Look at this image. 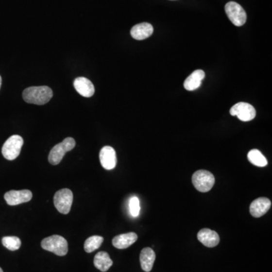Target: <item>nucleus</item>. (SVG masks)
Masks as SVG:
<instances>
[{
    "label": "nucleus",
    "instance_id": "nucleus-1",
    "mask_svg": "<svg viewBox=\"0 0 272 272\" xmlns=\"http://www.w3.org/2000/svg\"><path fill=\"white\" fill-rule=\"evenodd\" d=\"M52 90L49 86H33L24 89L23 99L28 104L43 105L51 100Z\"/></svg>",
    "mask_w": 272,
    "mask_h": 272
},
{
    "label": "nucleus",
    "instance_id": "nucleus-2",
    "mask_svg": "<svg viewBox=\"0 0 272 272\" xmlns=\"http://www.w3.org/2000/svg\"><path fill=\"white\" fill-rule=\"evenodd\" d=\"M41 246L45 250L54 253L59 256H64L68 254V241L60 235H52L44 238L41 242Z\"/></svg>",
    "mask_w": 272,
    "mask_h": 272
},
{
    "label": "nucleus",
    "instance_id": "nucleus-3",
    "mask_svg": "<svg viewBox=\"0 0 272 272\" xmlns=\"http://www.w3.org/2000/svg\"><path fill=\"white\" fill-rule=\"evenodd\" d=\"M76 141L71 137L65 138L62 142L53 147L49 155V162L51 165H58L67 152L74 148Z\"/></svg>",
    "mask_w": 272,
    "mask_h": 272
},
{
    "label": "nucleus",
    "instance_id": "nucleus-4",
    "mask_svg": "<svg viewBox=\"0 0 272 272\" xmlns=\"http://www.w3.org/2000/svg\"><path fill=\"white\" fill-rule=\"evenodd\" d=\"M192 183L194 187L201 192H208L215 184V177L206 170H197L192 176Z\"/></svg>",
    "mask_w": 272,
    "mask_h": 272
},
{
    "label": "nucleus",
    "instance_id": "nucleus-5",
    "mask_svg": "<svg viewBox=\"0 0 272 272\" xmlns=\"http://www.w3.org/2000/svg\"><path fill=\"white\" fill-rule=\"evenodd\" d=\"M24 144L22 137L17 135L11 136L4 143L2 148V153L7 160H16L20 153V150Z\"/></svg>",
    "mask_w": 272,
    "mask_h": 272
},
{
    "label": "nucleus",
    "instance_id": "nucleus-6",
    "mask_svg": "<svg viewBox=\"0 0 272 272\" xmlns=\"http://www.w3.org/2000/svg\"><path fill=\"white\" fill-rule=\"evenodd\" d=\"M73 195L71 190L68 188L61 189L54 196V206L59 213L68 214L70 213L73 204Z\"/></svg>",
    "mask_w": 272,
    "mask_h": 272
},
{
    "label": "nucleus",
    "instance_id": "nucleus-7",
    "mask_svg": "<svg viewBox=\"0 0 272 272\" xmlns=\"http://www.w3.org/2000/svg\"><path fill=\"white\" fill-rule=\"evenodd\" d=\"M225 13L234 25L241 27L247 21V14L243 7L235 2H229L224 7Z\"/></svg>",
    "mask_w": 272,
    "mask_h": 272
},
{
    "label": "nucleus",
    "instance_id": "nucleus-8",
    "mask_svg": "<svg viewBox=\"0 0 272 272\" xmlns=\"http://www.w3.org/2000/svg\"><path fill=\"white\" fill-rule=\"evenodd\" d=\"M231 116L237 118L243 122H248L255 118L256 112L254 106L245 102H239L231 107L230 110Z\"/></svg>",
    "mask_w": 272,
    "mask_h": 272
},
{
    "label": "nucleus",
    "instance_id": "nucleus-9",
    "mask_svg": "<svg viewBox=\"0 0 272 272\" xmlns=\"http://www.w3.org/2000/svg\"><path fill=\"white\" fill-rule=\"evenodd\" d=\"M33 194L29 190H10L4 196L9 206H16L23 203L29 202L32 199Z\"/></svg>",
    "mask_w": 272,
    "mask_h": 272
},
{
    "label": "nucleus",
    "instance_id": "nucleus-10",
    "mask_svg": "<svg viewBox=\"0 0 272 272\" xmlns=\"http://www.w3.org/2000/svg\"><path fill=\"white\" fill-rule=\"evenodd\" d=\"M101 164L107 170H113L117 165V155L115 150L111 146H105L101 150L99 154Z\"/></svg>",
    "mask_w": 272,
    "mask_h": 272
},
{
    "label": "nucleus",
    "instance_id": "nucleus-11",
    "mask_svg": "<svg viewBox=\"0 0 272 272\" xmlns=\"http://www.w3.org/2000/svg\"><path fill=\"white\" fill-rule=\"evenodd\" d=\"M272 206V202L266 197H259L254 200L250 206V213L255 218H259L267 213Z\"/></svg>",
    "mask_w": 272,
    "mask_h": 272
},
{
    "label": "nucleus",
    "instance_id": "nucleus-12",
    "mask_svg": "<svg viewBox=\"0 0 272 272\" xmlns=\"http://www.w3.org/2000/svg\"><path fill=\"white\" fill-rule=\"evenodd\" d=\"M197 239L207 247H215L220 243V238L217 232L209 228H203L197 234Z\"/></svg>",
    "mask_w": 272,
    "mask_h": 272
},
{
    "label": "nucleus",
    "instance_id": "nucleus-13",
    "mask_svg": "<svg viewBox=\"0 0 272 272\" xmlns=\"http://www.w3.org/2000/svg\"><path fill=\"white\" fill-rule=\"evenodd\" d=\"M73 86L77 92L84 97H92L95 93L93 84L85 77H77L73 82Z\"/></svg>",
    "mask_w": 272,
    "mask_h": 272
},
{
    "label": "nucleus",
    "instance_id": "nucleus-14",
    "mask_svg": "<svg viewBox=\"0 0 272 272\" xmlns=\"http://www.w3.org/2000/svg\"><path fill=\"white\" fill-rule=\"evenodd\" d=\"M153 32V26L149 23L136 24L132 28L130 34L132 37L136 40H143L152 36Z\"/></svg>",
    "mask_w": 272,
    "mask_h": 272
},
{
    "label": "nucleus",
    "instance_id": "nucleus-15",
    "mask_svg": "<svg viewBox=\"0 0 272 272\" xmlns=\"http://www.w3.org/2000/svg\"><path fill=\"white\" fill-rule=\"evenodd\" d=\"M137 240H138V235L134 232H129V233L122 234L116 236L113 239L112 243L116 248L122 250L130 247Z\"/></svg>",
    "mask_w": 272,
    "mask_h": 272
},
{
    "label": "nucleus",
    "instance_id": "nucleus-16",
    "mask_svg": "<svg viewBox=\"0 0 272 272\" xmlns=\"http://www.w3.org/2000/svg\"><path fill=\"white\" fill-rule=\"evenodd\" d=\"M156 255L154 251L152 248L145 247L143 249L140 254V263L143 271L145 272H150L153 268Z\"/></svg>",
    "mask_w": 272,
    "mask_h": 272
},
{
    "label": "nucleus",
    "instance_id": "nucleus-17",
    "mask_svg": "<svg viewBox=\"0 0 272 272\" xmlns=\"http://www.w3.org/2000/svg\"><path fill=\"white\" fill-rule=\"evenodd\" d=\"M204 77H205V73L204 70H195L186 79V81L184 82V87L187 91L195 90L201 86Z\"/></svg>",
    "mask_w": 272,
    "mask_h": 272
},
{
    "label": "nucleus",
    "instance_id": "nucleus-18",
    "mask_svg": "<svg viewBox=\"0 0 272 272\" xmlns=\"http://www.w3.org/2000/svg\"><path fill=\"white\" fill-rule=\"evenodd\" d=\"M94 265L101 272H105L112 266L113 261L106 252H99L94 258Z\"/></svg>",
    "mask_w": 272,
    "mask_h": 272
},
{
    "label": "nucleus",
    "instance_id": "nucleus-19",
    "mask_svg": "<svg viewBox=\"0 0 272 272\" xmlns=\"http://www.w3.org/2000/svg\"><path fill=\"white\" fill-rule=\"evenodd\" d=\"M247 158L249 161L253 164V165L256 166L258 167H264L267 166L268 161L258 150H251L247 154Z\"/></svg>",
    "mask_w": 272,
    "mask_h": 272
},
{
    "label": "nucleus",
    "instance_id": "nucleus-20",
    "mask_svg": "<svg viewBox=\"0 0 272 272\" xmlns=\"http://www.w3.org/2000/svg\"><path fill=\"white\" fill-rule=\"evenodd\" d=\"M103 241H104V238L102 237L97 236V235L90 237L86 239L84 243V250L88 254H90L99 249Z\"/></svg>",
    "mask_w": 272,
    "mask_h": 272
},
{
    "label": "nucleus",
    "instance_id": "nucleus-21",
    "mask_svg": "<svg viewBox=\"0 0 272 272\" xmlns=\"http://www.w3.org/2000/svg\"><path fill=\"white\" fill-rule=\"evenodd\" d=\"M2 243L5 248L11 251H16L21 246L20 238L15 236L4 237L2 239Z\"/></svg>",
    "mask_w": 272,
    "mask_h": 272
},
{
    "label": "nucleus",
    "instance_id": "nucleus-22",
    "mask_svg": "<svg viewBox=\"0 0 272 272\" xmlns=\"http://www.w3.org/2000/svg\"><path fill=\"white\" fill-rule=\"evenodd\" d=\"M129 212L133 217H137L140 213V202L138 197H132L129 203Z\"/></svg>",
    "mask_w": 272,
    "mask_h": 272
},
{
    "label": "nucleus",
    "instance_id": "nucleus-23",
    "mask_svg": "<svg viewBox=\"0 0 272 272\" xmlns=\"http://www.w3.org/2000/svg\"><path fill=\"white\" fill-rule=\"evenodd\" d=\"M1 85H2V78H1V76H0V87H1Z\"/></svg>",
    "mask_w": 272,
    "mask_h": 272
},
{
    "label": "nucleus",
    "instance_id": "nucleus-24",
    "mask_svg": "<svg viewBox=\"0 0 272 272\" xmlns=\"http://www.w3.org/2000/svg\"><path fill=\"white\" fill-rule=\"evenodd\" d=\"M0 272H3V271H2V269H1V268H0Z\"/></svg>",
    "mask_w": 272,
    "mask_h": 272
}]
</instances>
